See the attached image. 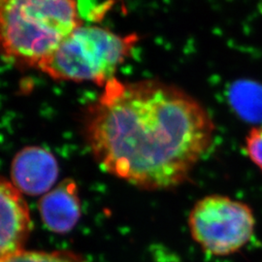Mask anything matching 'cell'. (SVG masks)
<instances>
[{"mask_svg":"<svg viewBox=\"0 0 262 262\" xmlns=\"http://www.w3.org/2000/svg\"><path fill=\"white\" fill-rule=\"evenodd\" d=\"M84 131L104 171L152 190L188 177L211 147L215 125L195 98L173 84L114 78L89 108Z\"/></svg>","mask_w":262,"mask_h":262,"instance_id":"obj_1","label":"cell"},{"mask_svg":"<svg viewBox=\"0 0 262 262\" xmlns=\"http://www.w3.org/2000/svg\"><path fill=\"white\" fill-rule=\"evenodd\" d=\"M0 23L4 57L37 69L81 27L75 0H0Z\"/></svg>","mask_w":262,"mask_h":262,"instance_id":"obj_2","label":"cell"},{"mask_svg":"<svg viewBox=\"0 0 262 262\" xmlns=\"http://www.w3.org/2000/svg\"><path fill=\"white\" fill-rule=\"evenodd\" d=\"M138 37L121 36L98 27H79L39 66L57 81L105 85L129 56Z\"/></svg>","mask_w":262,"mask_h":262,"instance_id":"obj_3","label":"cell"},{"mask_svg":"<svg viewBox=\"0 0 262 262\" xmlns=\"http://www.w3.org/2000/svg\"><path fill=\"white\" fill-rule=\"evenodd\" d=\"M188 227L192 239L205 253L228 256L251 241L255 219L246 203L214 194L197 201L188 215Z\"/></svg>","mask_w":262,"mask_h":262,"instance_id":"obj_4","label":"cell"},{"mask_svg":"<svg viewBox=\"0 0 262 262\" xmlns=\"http://www.w3.org/2000/svg\"><path fill=\"white\" fill-rule=\"evenodd\" d=\"M57 177V160L50 150L42 147H26L12 160L11 183L21 193L44 195L54 187Z\"/></svg>","mask_w":262,"mask_h":262,"instance_id":"obj_5","label":"cell"},{"mask_svg":"<svg viewBox=\"0 0 262 262\" xmlns=\"http://www.w3.org/2000/svg\"><path fill=\"white\" fill-rule=\"evenodd\" d=\"M0 260L25 251L32 229L28 203L21 192L11 182L0 185Z\"/></svg>","mask_w":262,"mask_h":262,"instance_id":"obj_6","label":"cell"},{"mask_svg":"<svg viewBox=\"0 0 262 262\" xmlns=\"http://www.w3.org/2000/svg\"><path fill=\"white\" fill-rule=\"evenodd\" d=\"M38 211L50 231L57 234L71 231L81 217V200L76 182L66 179L42 195Z\"/></svg>","mask_w":262,"mask_h":262,"instance_id":"obj_7","label":"cell"},{"mask_svg":"<svg viewBox=\"0 0 262 262\" xmlns=\"http://www.w3.org/2000/svg\"><path fill=\"white\" fill-rule=\"evenodd\" d=\"M230 100L235 110L250 120L262 119V86L253 82H240L232 86Z\"/></svg>","mask_w":262,"mask_h":262,"instance_id":"obj_8","label":"cell"},{"mask_svg":"<svg viewBox=\"0 0 262 262\" xmlns=\"http://www.w3.org/2000/svg\"><path fill=\"white\" fill-rule=\"evenodd\" d=\"M0 262H88L81 254L70 251H23Z\"/></svg>","mask_w":262,"mask_h":262,"instance_id":"obj_9","label":"cell"},{"mask_svg":"<svg viewBox=\"0 0 262 262\" xmlns=\"http://www.w3.org/2000/svg\"><path fill=\"white\" fill-rule=\"evenodd\" d=\"M245 148L251 161L262 171V125L253 127L249 132Z\"/></svg>","mask_w":262,"mask_h":262,"instance_id":"obj_10","label":"cell"}]
</instances>
